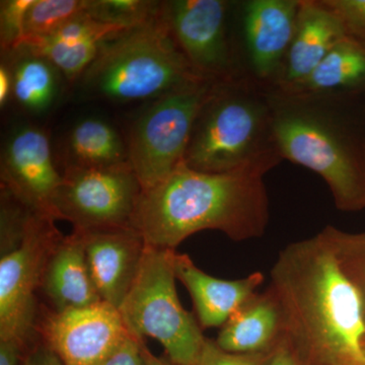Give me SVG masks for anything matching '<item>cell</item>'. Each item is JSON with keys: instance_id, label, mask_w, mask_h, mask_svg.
Segmentation results:
<instances>
[{"instance_id": "6da1fadb", "label": "cell", "mask_w": 365, "mask_h": 365, "mask_svg": "<svg viewBox=\"0 0 365 365\" xmlns=\"http://www.w3.org/2000/svg\"><path fill=\"white\" fill-rule=\"evenodd\" d=\"M270 276L285 335L307 364L345 365L362 356L364 302L321 232L285 247Z\"/></svg>"}, {"instance_id": "7a4b0ae2", "label": "cell", "mask_w": 365, "mask_h": 365, "mask_svg": "<svg viewBox=\"0 0 365 365\" xmlns=\"http://www.w3.org/2000/svg\"><path fill=\"white\" fill-rule=\"evenodd\" d=\"M266 91L283 160L319 175L339 210L364 209L365 91Z\"/></svg>"}, {"instance_id": "3957f363", "label": "cell", "mask_w": 365, "mask_h": 365, "mask_svg": "<svg viewBox=\"0 0 365 365\" xmlns=\"http://www.w3.org/2000/svg\"><path fill=\"white\" fill-rule=\"evenodd\" d=\"M263 175L204 173L180 163L167 179L141 193L133 227L148 246L176 250L191 235L218 230L235 242L267 230L269 198Z\"/></svg>"}, {"instance_id": "277c9868", "label": "cell", "mask_w": 365, "mask_h": 365, "mask_svg": "<svg viewBox=\"0 0 365 365\" xmlns=\"http://www.w3.org/2000/svg\"><path fill=\"white\" fill-rule=\"evenodd\" d=\"M182 162L199 172L263 176L283 162L266 86L245 78L217 81L197 117Z\"/></svg>"}, {"instance_id": "5b68a950", "label": "cell", "mask_w": 365, "mask_h": 365, "mask_svg": "<svg viewBox=\"0 0 365 365\" xmlns=\"http://www.w3.org/2000/svg\"><path fill=\"white\" fill-rule=\"evenodd\" d=\"M81 78L91 93L119 102L158 98L206 78L178 46L163 6L160 16L108 40Z\"/></svg>"}, {"instance_id": "8992f818", "label": "cell", "mask_w": 365, "mask_h": 365, "mask_svg": "<svg viewBox=\"0 0 365 365\" xmlns=\"http://www.w3.org/2000/svg\"><path fill=\"white\" fill-rule=\"evenodd\" d=\"M172 251L146 245L140 270L119 313L136 339L153 338L173 364L194 365L207 338L178 297Z\"/></svg>"}, {"instance_id": "52a82bcc", "label": "cell", "mask_w": 365, "mask_h": 365, "mask_svg": "<svg viewBox=\"0 0 365 365\" xmlns=\"http://www.w3.org/2000/svg\"><path fill=\"white\" fill-rule=\"evenodd\" d=\"M217 81H192L158 98L132 129L127 158L143 191L157 186L184 160L197 117Z\"/></svg>"}, {"instance_id": "ba28073f", "label": "cell", "mask_w": 365, "mask_h": 365, "mask_svg": "<svg viewBox=\"0 0 365 365\" xmlns=\"http://www.w3.org/2000/svg\"><path fill=\"white\" fill-rule=\"evenodd\" d=\"M143 188L128 162L108 167L69 165L53 199L52 217L73 230L133 227Z\"/></svg>"}, {"instance_id": "9c48e42d", "label": "cell", "mask_w": 365, "mask_h": 365, "mask_svg": "<svg viewBox=\"0 0 365 365\" xmlns=\"http://www.w3.org/2000/svg\"><path fill=\"white\" fill-rule=\"evenodd\" d=\"M54 222L39 216L21 246L0 256V340L16 341L26 349L38 339L37 294L48 259L63 237Z\"/></svg>"}, {"instance_id": "30bf717a", "label": "cell", "mask_w": 365, "mask_h": 365, "mask_svg": "<svg viewBox=\"0 0 365 365\" xmlns=\"http://www.w3.org/2000/svg\"><path fill=\"white\" fill-rule=\"evenodd\" d=\"M235 1L176 0L163 6L170 32L190 64L211 81L242 78L234 36Z\"/></svg>"}, {"instance_id": "8fae6325", "label": "cell", "mask_w": 365, "mask_h": 365, "mask_svg": "<svg viewBox=\"0 0 365 365\" xmlns=\"http://www.w3.org/2000/svg\"><path fill=\"white\" fill-rule=\"evenodd\" d=\"M300 0L235 1L234 36L242 78L275 85L294 37Z\"/></svg>"}, {"instance_id": "7c38bea8", "label": "cell", "mask_w": 365, "mask_h": 365, "mask_svg": "<svg viewBox=\"0 0 365 365\" xmlns=\"http://www.w3.org/2000/svg\"><path fill=\"white\" fill-rule=\"evenodd\" d=\"M36 333L64 365H100L130 335L119 311L104 302L62 312L40 307Z\"/></svg>"}, {"instance_id": "4fadbf2b", "label": "cell", "mask_w": 365, "mask_h": 365, "mask_svg": "<svg viewBox=\"0 0 365 365\" xmlns=\"http://www.w3.org/2000/svg\"><path fill=\"white\" fill-rule=\"evenodd\" d=\"M62 182L63 175L56 169L45 132L33 126L16 129L2 155L1 189L28 207L54 220L53 199Z\"/></svg>"}, {"instance_id": "5bb4252c", "label": "cell", "mask_w": 365, "mask_h": 365, "mask_svg": "<svg viewBox=\"0 0 365 365\" xmlns=\"http://www.w3.org/2000/svg\"><path fill=\"white\" fill-rule=\"evenodd\" d=\"M76 232L101 299L119 311L140 270L146 250L143 235L134 227Z\"/></svg>"}, {"instance_id": "9a60e30c", "label": "cell", "mask_w": 365, "mask_h": 365, "mask_svg": "<svg viewBox=\"0 0 365 365\" xmlns=\"http://www.w3.org/2000/svg\"><path fill=\"white\" fill-rule=\"evenodd\" d=\"M177 280L181 281L193 300L195 317L201 328H218L227 323L235 311L258 292L264 282L261 272L242 279L225 280L213 277L197 267L187 254H170Z\"/></svg>"}, {"instance_id": "2e32d148", "label": "cell", "mask_w": 365, "mask_h": 365, "mask_svg": "<svg viewBox=\"0 0 365 365\" xmlns=\"http://www.w3.org/2000/svg\"><path fill=\"white\" fill-rule=\"evenodd\" d=\"M344 38L339 21L321 0H300L294 37L272 86L292 88L299 86Z\"/></svg>"}, {"instance_id": "e0dca14e", "label": "cell", "mask_w": 365, "mask_h": 365, "mask_svg": "<svg viewBox=\"0 0 365 365\" xmlns=\"http://www.w3.org/2000/svg\"><path fill=\"white\" fill-rule=\"evenodd\" d=\"M40 292L49 309L62 312L83 309L103 300L91 277L85 247L79 232L63 235L53 250L41 282Z\"/></svg>"}, {"instance_id": "ac0fdd59", "label": "cell", "mask_w": 365, "mask_h": 365, "mask_svg": "<svg viewBox=\"0 0 365 365\" xmlns=\"http://www.w3.org/2000/svg\"><path fill=\"white\" fill-rule=\"evenodd\" d=\"M284 334L279 304L268 287L264 292H257L232 314L215 342L227 352H265L275 349Z\"/></svg>"}, {"instance_id": "d6986e66", "label": "cell", "mask_w": 365, "mask_h": 365, "mask_svg": "<svg viewBox=\"0 0 365 365\" xmlns=\"http://www.w3.org/2000/svg\"><path fill=\"white\" fill-rule=\"evenodd\" d=\"M287 90L306 91H365V49L341 40L307 79Z\"/></svg>"}, {"instance_id": "ffe728a7", "label": "cell", "mask_w": 365, "mask_h": 365, "mask_svg": "<svg viewBox=\"0 0 365 365\" xmlns=\"http://www.w3.org/2000/svg\"><path fill=\"white\" fill-rule=\"evenodd\" d=\"M68 143L72 167H108L128 162L121 137L102 119L81 120L72 129Z\"/></svg>"}, {"instance_id": "44dd1931", "label": "cell", "mask_w": 365, "mask_h": 365, "mask_svg": "<svg viewBox=\"0 0 365 365\" xmlns=\"http://www.w3.org/2000/svg\"><path fill=\"white\" fill-rule=\"evenodd\" d=\"M55 69L47 59L30 53L19 60L11 74L13 93L21 106L33 112L50 107L57 93Z\"/></svg>"}, {"instance_id": "7402d4cb", "label": "cell", "mask_w": 365, "mask_h": 365, "mask_svg": "<svg viewBox=\"0 0 365 365\" xmlns=\"http://www.w3.org/2000/svg\"><path fill=\"white\" fill-rule=\"evenodd\" d=\"M108 40L96 38L74 43L35 42L20 49L47 59L67 78L74 79L85 73Z\"/></svg>"}, {"instance_id": "603a6c76", "label": "cell", "mask_w": 365, "mask_h": 365, "mask_svg": "<svg viewBox=\"0 0 365 365\" xmlns=\"http://www.w3.org/2000/svg\"><path fill=\"white\" fill-rule=\"evenodd\" d=\"M88 0H35L26 14L25 39L21 46L47 38L88 13Z\"/></svg>"}, {"instance_id": "cb8c5ba5", "label": "cell", "mask_w": 365, "mask_h": 365, "mask_svg": "<svg viewBox=\"0 0 365 365\" xmlns=\"http://www.w3.org/2000/svg\"><path fill=\"white\" fill-rule=\"evenodd\" d=\"M322 235L332 248L343 272L359 290L365 314V232H348L327 225Z\"/></svg>"}, {"instance_id": "d4e9b609", "label": "cell", "mask_w": 365, "mask_h": 365, "mask_svg": "<svg viewBox=\"0 0 365 365\" xmlns=\"http://www.w3.org/2000/svg\"><path fill=\"white\" fill-rule=\"evenodd\" d=\"M162 11V9H160ZM158 4L144 0H88V14L107 25L126 30L148 23L158 16Z\"/></svg>"}, {"instance_id": "484cf974", "label": "cell", "mask_w": 365, "mask_h": 365, "mask_svg": "<svg viewBox=\"0 0 365 365\" xmlns=\"http://www.w3.org/2000/svg\"><path fill=\"white\" fill-rule=\"evenodd\" d=\"M41 215H43L28 207L6 190L1 189L0 256L18 249Z\"/></svg>"}, {"instance_id": "4316f807", "label": "cell", "mask_w": 365, "mask_h": 365, "mask_svg": "<svg viewBox=\"0 0 365 365\" xmlns=\"http://www.w3.org/2000/svg\"><path fill=\"white\" fill-rule=\"evenodd\" d=\"M35 0H6L0 6V40L4 50H18L25 39L26 14Z\"/></svg>"}, {"instance_id": "83f0119b", "label": "cell", "mask_w": 365, "mask_h": 365, "mask_svg": "<svg viewBox=\"0 0 365 365\" xmlns=\"http://www.w3.org/2000/svg\"><path fill=\"white\" fill-rule=\"evenodd\" d=\"M339 21L345 39L365 49V0H321Z\"/></svg>"}, {"instance_id": "f1b7e54d", "label": "cell", "mask_w": 365, "mask_h": 365, "mask_svg": "<svg viewBox=\"0 0 365 365\" xmlns=\"http://www.w3.org/2000/svg\"><path fill=\"white\" fill-rule=\"evenodd\" d=\"M274 351L275 349L258 353L227 352L215 340L207 338L194 365H270Z\"/></svg>"}, {"instance_id": "f546056e", "label": "cell", "mask_w": 365, "mask_h": 365, "mask_svg": "<svg viewBox=\"0 0 365 365\" xmlns=\"http://www.w3.org/2000/svg\"><path fill=\"white\" fill-rule=\"evenodd\" d=\"M143 342V340L136 339L133 336L129 335L100 365H145L141 353Z\"/></svg>"}, {"instance_id": "4dcf8cb0", "label": "cell", "mask_w": 365, "mask_h": 365, "mask_svg": "<svg viewBox=\"0 0 365 365\" xmlns=\"http://www.w3.org/2000/svg\"><path fill=\"white\" fill-rule=\"evenodd\" d=\"M23 365H64L63 361L51 348L38 338L24 355Z\"/></svg>"}, {"instance_id": "1f68e13d", "label": "cell", "mask_w": 365, "mask_h": 365, "mask_svg": "<svg viewBox=\"0 0 365 365\" xmlns=\"http://www.w3.org/2000/svg\"><path fill=\"white\" fill-rule=\"evenodd\" d=\"M270 365H309L306 360L302 359L299 352L295 349L287 335L276 346Z\"/></svg>"}, {"instance_id": "d6a6232c", "label": "cell", "mask_w": 365, "mask_h": 365, "mask_svg": "<svg viewBox=\"0 0 365 365\" xmlns=\"http://www.w3.org/2000/svg\"><path fill=\"white\" fill-rule=\"evenodd\" d=\"M26 348L14 340H0V365H23Z\"/></svg>"}, {"instance_id": "836d02e7", "label": "cell", "mask_w": 365, "mask_h": 365, "mask_svg": "<svg viewBox=\"0 0 365 365\" xmlns=\"http://www.w3.org/2000/svg\"><path fill=\"white\" fill-rule=\"evenodd\" d=\"M13 91V74L6 66L0 67V105L4 107Z\"/></svg>"}, {"instance_id": "e575fe53", "label": "cell", "mask_w": 365, "mask_h": 365, "mask_svg": "<svg viewBox=\"0 0 365 365\" xmlns=\"http://www.w3.org/2000/svg\"><path fill=\"white\" fill-rule=\"evenodd\" d=\"M141 353L145 365H177L173 364L168 357H158L148 349L144 341L141 343Z\"/></svg>"}, {"instance_id": "d590c367", "label": "cell", "mask_w": 365, "mask_h": 365, "mask_svg": "<svg viewBox=\"0 0 365 365\" xmlns=\"http://www.w3.org/2000/svg\"><path fill=\"white\" fill-rule=\"evenodd\" d=\"M345 365H365V342L364 345V351H362V356L359 359L353 360V361L348 362Z\"/></svg>"}]
</instances>
